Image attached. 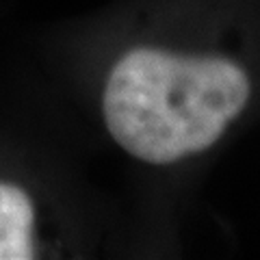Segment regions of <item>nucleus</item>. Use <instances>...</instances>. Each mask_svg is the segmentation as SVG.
<instances>
[{
    "label": "nucleus",
    "instance_id": "1",
    "mask_svg": "<svg viewBox=\"0 0 260 260\" xmlns=\"http://www.w3.org/2000/svg\"><path fill=\"white\" fill-rule=\"evenodd\" d=\"M245 70L221 56L130 48L111 68L102 117L111 139L150 165H172L215 145L249 102Z\"/></svg>",
    "mask_w": 260,
    "mask_h": 260
},
{
    "label": "nucleus",
    "instance_id": "2",
    "mask_svg": "<svg viewBox=\"0 0 260 260\" xmlns=\"http://www.w3.org/2000/svg\"><path fill=\"white\" fill-rule=\"evenodd\" d=\"M35 256V206L20 184L0 180V260Z\"/></svg>",
    "mask_w": 260,
    "mask_h": 260
}]
</instances>
